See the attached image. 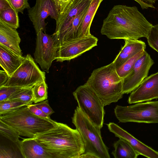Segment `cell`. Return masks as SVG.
I'll use <instances>...</instances> for the list:
<instances>
[{
	"instance_id": "1",
	"label": "cell",
	"mask_w": 158,
	"mask_h": 158,
	"mask_svg": "<svg viewBox=\"0 0 158 158\" xmlns=\"http://www.w3.org/2000/svg\"><path fill=\"white\" fill-rule=\"evenodd\" d=\"M152 25L136 6L118 5L104 19L101 33L110 39L147 38Z\"/></svg>"
},
{
	"instance_id": "2",
	"label": "cell",
	"mask_w": 158,
	"mask_h": 158,
	"mask_svg": "<svg viewBox=\"0 0 158 158\" xmlns=\"http://www.w3.org/2000/svg\"><path fill=\"white\" fill-rule=\"evenodd\" d=\"M34 138L52 158H79L85 152L83 140L77 129L57 123L52 129Z\"/></svg>"
},
{
	"instance_id": "3",
	"label": "cell",
	"mask_w": 158,
	"mask_h": 158,
	"mask_svg": "<svg viewBox=\"0 0 158 158\" xmlns=\"http://www.w3.org/2000/svg\"><path fill=\"white\" fill-rule=\"evenodd\" d=\"M123 78L118 75L113 61L94 70L85 83L98 95L104 106L123 98Z\"/></svg>"
},
{
	"instance_id": "4",
	"label": "cell",
	"mask_w": 158,
	"mask_h": 158,
	"mask_svg": "<svg viewBox=\"0 0 158 158\" xmlns=\"http://www.w3.org/2000/svg\"><path fill=\"white\" fill-rule=\"evenodd\" d=\"M0 120L15 131L20 135L34 138L55 127L57 122L38 116L27 106L0 115Z\"/></svg>"
},
{
	"instance_id": "5",
	"label": "cell",
	"mask_w": 158,
	"mask_h": 158,
	"mask_svg": "<svg viewBox=\"0 0 158 158\" xmlns=\"http://www.w3.org/2000/svg\"><path fill=\"white\" fill-rule=\"evenodd\" d=\"M72 122L81 135L85 146L84 153L98 158H110L108 148L103 141L100 128L95 126L78 106L75 110Z\"/></svg>"
},
{
	"instance_id": "6",
	"label": "cell",
	"mask_w": 158,
	"mask_h": 158,
	"mask_svg": "<svg viewBox=\"0 0 158 158\" xmlns=\"http://www.w3.org/2000/svg\"><path fill=\"white\" fill-rule=\"evenodd\" d=\"M114 112L117 118L121 123H158V101L138 103L127 106L117 105Z\"/></svg>"
},
{
	"instance_id": "7",
	"label": "cell",
	"mask_w": 158,
	"mask_h": 158,
	"mask_svg": "<svg viewBox=\"0 0 158 158\" xmlns=\"http://www.w3.org/2000/svg\"><path fill=\"white\" fill-rule=\"evenodd\" d=\"M73 94L81 111L95 126L102 128L104 106L95 92L85 84L78 87Z\"/></svg>"
},
{
	"instance_id": "8",
	"label": "cell",
	"mask_w": 158,
	"mask_h": 158,
	"mask_svg": "<svg viewBox=\"0 0 158 158\" xmlns=\"http://www.w3.org/2000/svg\"><path fill=\"white\" fill-rule=\"evenodd\" d=\"M35 62L30 54H27L22 64L2 86L32 88L37 83L45 81V72Z\"/></svg>"
},
{
	"instance_id": "9",
	"label": "cell",
	"mask_w": 158,
	"mask_h": 158,
	"mask_svg": "<svg viewBox=\"0 0 158 158\" xmlns=\"http://www.w3.org/2000/svg\"><path fill=\"white\" fill-rule=\"evenodd\" d=\"M57 52V48L52 36L41 31L36 34L34 59L43 71L49 72L52 61L56 59Z\"/></svg>"
},
{
	"instance_id": "10",
	"label": "cell",
	"mask_w": 158,
	"mask_h": 158,
	"mask_svg": "<svg viewBox=\"0 0 158 158\" xmlns=\"http://www.w3.org/2000/svg\"><path fill=\"white\" fill-rule=\"evenodd\" d=\"M98 39L92 35L66 42L57 47L56 61L62 62L74 59L97 46Z\"/></svg>"
},
{
	"instance_id": "11",
	"label": "cell",
	"mask_w": 158,
	"mask_h": 158,
	"mask_svg": "<svg viewBox=\"0 0 158 158\" xmlns=\"http://www.w3.org/2000/svg\"><path fill=\"white\" fill-rule=\"evenodd\" d=\"M28 15L32 22L36 34L41 31H46L45 20L48 16L56 21L59 11L53 0H36L34 6L28 10Z\"/></svg>"
},
{
	"instance_id": "12",
	"label": "cell",
	"mask_w": 158,
	"mask_h": 158,
	"mask_svg": "<svg viewBox=\"0 0 158 158\" xmlns=\"http://www.w3.org/2000/svg\"><path fill=\"white\" fill-rule=\"evenodd\" d=\"M154 63L150 55L145 51L136 61L130 72L123 79V94L131 93L140 85L148 77L149 71Z\"/></svg>"
},
{
	"instance_id": "13",
	"label": "cell",
	"mask_w": 158,
	"mask_h": 158,
	"mask_svg": "<svg viewBox=\"0 0 158 158\" xmlns=\"http://www.w3.org/2000/svg\"><path fill=\"white\" fill-rule=\"evenodd\" d=\"M158 98V72L145 78L130 94V104L136 103Z\"/></svg>"
},
{
	"instance_id": "14",
	"label": "cell",
	"mask_w": 158,
	"mask_h": 158,
	"mask_svg": "<svg viewBox=\"0 0 158 158\" xmlns=\"http://www.w3.org/2000/svg\"><path fill=\"white\" fill-rule=\"evenodd\" d=\"M107 125L110 132L128 143L139 155L148 158H158V151L141 142L117 124L110 122Z\"/></svg>"
},
{
	"instance_id": "15",
	"label": "cell",
	"mask_w": 158,
	"mask_h": 158,
	"mask_svg": "<svg viewBox=\"0 0 158 158\" xmlns=\"http://www.w3.org/2000/svg\"><path fill=\"white\" fill-rule=\"evenodd\" d=\"M91 1L89 0H72L63 12L59 14L56 21L55 31L52 37H55L64 31L76 17L89 6Z\"/></svg>"
},
{
	"instance_id": "16",
	"label": "cell",
	"mask_w": 158,
	"mask_h": 158,
	"mask_svg": "<svg viewBox=\"0 0 158 158\" xmlns=\"http://www.w3.org/2000/svg\"><path fill=\"white\" fill-rule=\"evenodd\" d=\"M25 57L0 44V65L10 77L23 63Z\"/></svg>"
},
{
	"instance_id": "17",
	"label": "cell",
	"mask_w": 158,
	"mask_h": 158,
	"mask_svg": "<svg viewBox=\"0 0 158 158\" xmlns=\"http://www.w3.org/2000/svg\"><path fill=\"white\" fill-rule=\"evenodd\" d=\"M21 39L16 29L0 19V44L18 54L22 55L19 44Z\"/></svg>"
},
{
	"instance_id": "18",
	"label": "cell",
	"mask_w": 158,
	"mask_h": 158,
	"mask_svg": "<svg viewBox=\"0 0 158 158\" xmlns=\"http://www.w3.org/2000/svg\"><path fill=\"white\" fill-rule=\"evenodd\" d=\"M125 44L113 61L116 69L129 58L142 50H145V42L138 40H125Z\"/></svg>"
},
{
	"instance_id": "19",
	"label": "cell",
	"mask_w": 158,
	"mask_h": 158,
	"mask_svg": "<svg viewBox=\"0 0 158 158\" xmlns=\"http://www.w3.org/2000/svg\"><path fill=\"white\" fill-rule=\"evenodd\" d=\"M25 158H52L51 155L34 138L23 139L18 147Z\"/></svg>"
},
{
	"instance_id": "20",
	"label": "cell",
	"mask_w": 158,
	"mask_h": 158,
	"mask_svg": "<svg viewBox=\"0 0 158 158\" xmlns=\"http://www.w3.org/2000/svg\"><path fill=\"white\" fill-rule=\"evenodd\" d=\"M111 154L115 158H136L139 155L126 141L119 139L113 144Z\"/></svg>"
},
{
	"instance_id": "21",
	"label": "cell",
	"mask_w": 158,
	"mask_h": 158,
	"mask_svg": "<svg viewBox=\"0 0 158 158\" xmlns=\"http://www.w3.org/2000/svg\"><path fill=\"white\" fill-rule=\"evenodd\" d=\"M103 0H92L83 20L80 38L92 35L90 32L91 23L101 3Z\"/></svg>"
},
{
	"instance_id": "22",
	"label": "cell",
	"mask_w": 158,
	"mask_h": 158,
	"mask_svg": "<svg viewBox=\"0 0 158 158\" xmlns=\"http://www.w3.org/2000/svg\"><path fill=\"white\" fill-rule=\"evenodd\" d=\"M18 13L12 7L0 11V19L9 26L17 29L19 27Z\"/></svg>"
},
{
	"instance_id": "23",
	"label": "cell",
	"mask_w": 158,
	"mask_h": 158,
	"mask_svg": "<svg viewBox=\"0 0 158 158\" xmlns=\"http://www.w3.org/2000/svg\"><path fill=\"white\" fill-rule=\"evenodd\" d=\"M48 87L45 81H40L32 88L33 102L36 103L47 99Z\"/></svg>"
},
{
	"instance_id": "24",
	"label": "cell",
	"mask_w": 158,
	"mask_h": 158,
	"mask_svg": "<svg viewBox=\"0 0 158 158\" xmlns=\"http://www.w3.org/2000/svg\"><path fill=\"white\" fill-rule=\"evenodd\" d=\"M145 50H143L127 60L120 67L116 69L118 76L124 78L130 72L137 60L144 53Z\"/></svg>"
},
{
	"instance_id": "25",
	"label": "cell",
	"mask_w": 158,
	"mask_h": 158,
	"mask_svg": "<svg viewBox=\"0 0 158 158\" xmlns=\"http://www.w3.org/2000/svg\"><path fill=\"white\" fill-rule=\"evenodd\" d=\"M29 105L30 104L27 103L15 100H4L0 102V115Z\"/></svg>"
},
{
	"instance_id": "26",
	"label": "cell",
	"mask_w": 158,
	"mask_h": 158,
	"mask_svg": "<svg viewBox=\"0 0 158 158\" xmlns=\"http://www.w3.org/2000/svg\"><path fill=\"white\" fill-rule=\"evenodd\" d=\"M0 133L1 135L15 143L19 147L20 141L19 140L20 135L14 129L1 120Z\"/></svg>"
},
{
	"instance_id": "27",
	"label": "cell",
	"mask_w": 158,
	"mask_h": 158,
	"mask_svg": "<svg viewBox=\"0 0 158 158\" xmlns=\"http://www.w3.org/2000/svg\"><path fill=\"white\" fill-rule=\"evenodd\" d=\"M32 88H23L15 93L6 100H15L32 104L33 102Z\"/></svg>"
},
{
	"instance_id": "28",
	"label": "cell",
	"mask_w": 158,
	"mask_h": 158,
	"mask_svg": "<svg viewBox=\"0 0 158 158\" xmlns=\"http://www.w3.org/2000/svg\"><path fill=\"white\" fill-rule=\"evenodd\" d=\"M147 39L149 45L158 52V24L152 25Z\"/></svg>"
},
{
	"instance_id": "29",
	"label": "cell",
	"mask_w": 158,
	"mask_h": 158,
	"mask_svg": "<svg viewBox=\"0 0 158 158\" xmlns=\"http://www.w3.org/2000/svg\"><path fill=\"white\" fill-rule=\"evenodd\" d=\"M23 88H27L9 86L0 87V102L7 99L15 93Z\"/></svg>"
},
{
	"instance_id": "30",
	"label": "cell",
	"mask_w": 158,
	"mask_h": 158,
	"mask_svg": "<svg viewBox=\"0 0 158 158\" xmlns=\"http://www.w3.org/2000/svg\"><path fill=\"white\" fill-rule=\"evenodd\" d=\"M13 8L18 12L23 13L25 9L30 8L28 0H8Z\"/></svg>"
},
{
	"instance_id": "31",
	"label": "cell",
	"mask_w": 158,
	"mask_h": 158,
	"mask_svg": "<svg viewBox=\"0 0 158 158\" xmlns=\"http://www.w3.org/2000/svg\"><path fill=\"white\" fill-rule=\"evenodd\" d=\"M34 104L49 116L50 117L52 114L55 112L50 107L47 99Z\"/></svg>"
},
{
	"instance_id": "32",
	"label": "cell",
	"mask_w": 158,
	"mask_h": 158,
	"mask_svg": "<svg viewBox=\"0 0 158 158\" xmlns=\"http://www.w3.org/2000/svg\"><path fill=\"white\" fill-rule=\"evenodd\" d=\"M27 106L29 110L35 115L41 118L51 119L50 116H48L40 109L36 107L34 104H30Z\"/></svg>"
},
{
	"instance_id": "33",
	"label": "cell",
	"mask_w": 158,
	"mask_h": 158,
	"mask_svg": "<svg viewBox=\"0 0 158 158\" xmlns=\"http://www.w3.org/2000/svg\"><path fill=\"white\" fill-rule=\"evenodd\" d=\"M59 11V14L63 12L72 0H53Z\"/></svg>"
},
{
	"instance_id": "34",
	"label": "cell",
	"mask_w": 158,
	"mask_h": 158,
	"mask_svg": "<svg viewBox=\"0 0 158 158\" xmlns=\"http://www.w3.org/2000/svg\"><path fill=\"white\" fill-rule=\"evenodd\" d=\"M14 155L10 150L1 147L0 158H13Z\"/></svg>"
},
{
	"instance_id": "35",
	"label": "cell",
	"mask_w": 158,
	"mask_h": 158,
	"mask_svg": "<svg viewBox=\"0 0 158 158\" xmlns=\"http://www.w3.org/2000/svg\"><path fill=\"white\" fill-rule=\"evenodd\" d=\"M9 77L4 70H0V87L3 86L6 83Z\"/></svg>"
},
{
	"instance_id": "36",
	"label": "cell",
	"mask_w": 158,
	"mask_h": 158,
	"mask_svg": "<svg viewBox=\"0 0 158 158\" xmlns=\"http://www.w3.org/2000/svg\"><path fill=\"white\" fill-rule=\"evenodd\" d=\"M12 7L8 0H0V11Z\"/></svg>"
},
{
	"instance_id": "37",
	"label": "cell",
	"mask_w": 158,
	"mask_h": 158,
	"mask_svg": "<svg viewBox=\"0 0 158 158\" xmlns=\"http://www.w3.org/2000/svg\"><path fill=\"white\" fill-rule=\"evenodd\" d=\"M79 158H98L95 155L89 153H83Z\"/></svg>"
},
{
	"instance_id": "38",
	"label": "cell",
	"mask_w": 158,
	"mask_h": 158,
	"mask_svg": "<svg viewBox=\"0 0 158 158\" xmlns=\"http://www.w3.org/2000/svg\"><path fill=\"white\" fill-rule=\"evenodd\" d=\"M144 2H146L150 3V4H154L156 2L157 0H143Z\"/></svg>"
},
{
	"instance_id": "39",
	"label": "cell",
	"mask_w": 158,
	"mask_h": 158,
	"mask_svg": "<svg viewBox=\"0 0 158 158\" xmlns=\"http://www.w3.org/2000/svg\"><path fill=\"white\" fill-rule=\"evenodd\" d=\"M90 0V1H92V0Z\"/></svg>"
}]
</instances>
